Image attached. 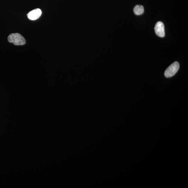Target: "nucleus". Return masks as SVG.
Masks as SVG:
<instances>
[{
    "label": "nucleus",
    "mask_w": 188,
    "mask_h": 188,
    "mask_svg": "<svg viewBox=\"0 0 188 188\" xmlns=\"http://www.w3.org/2000/svg\"><path fill=\"white\" fill-rule=\"evenodd\" d=\"M8 41L16 45H24L26 43L25 38L19 33L10 34L8 37Z\"/></svg>",
    "instance_id": "obj_1"
},
{
    "label": "nucleus",
    "mask_w": 188,
    "mask_h": 188,
    "mask_svg": "<svg viewBox=\"0 0 188 188\" xmlns=\"http://www.w3.org/2000/svg\"><path fill=\"white\" fill-rule=\"evenodd\" d=\"M179 68V63L177 62H175L166 69L164 75L166 77H172L177 73Z\"/></svg>",
    "instance_id": "obj_2"
},
{
    "label": "nucleus",
    "mask_w": 188,
    "mask_h": 188,
    "mask_svg": "<svg viewBox=\"0 0 188 188\" xmlns=\"http://www.w3.org/2000/svg\"><path fill=\"white\" fill-rule=\"evenodd\" d=\"M155 33L158 36L163 37L165 36L164 26L163 23L158 22L156 24L155 27Z\"/></svg>",
    "instance_id": "obj_3"
},
{
    "label": "nucleus",
    "mask_w": 188,
    "mask_h": 188,
    "mask_svg": "<svg viewBox=\"0 0 188 188\" xmlns=\"http://www.w3.org/2000/svg\"><path fill=\"white\" fill-rule=\"evenodd\" d=\"M42 12L39 8H36L31 10L27 14V16L31 20H35L39 19L41 16Z\"/></svg>",
    "instance_id": "obj_4"
},
{
    "label": "nucleus",
    "mask_w": 188,
    "mask_h": 188,
    "mask_svg": "<svg viewBox=\"0 0 188 188\" xmlns=\"http://www.w3.org/2000/svg\"><path fill=\"white\" fill-rule=\"evenodd\" d=\"M144 8L142 5H137L134 9V14L138 16L142 14L144 12Z\"/></svg>",
    "instance_id": "obj_5"
}]
</instances>
